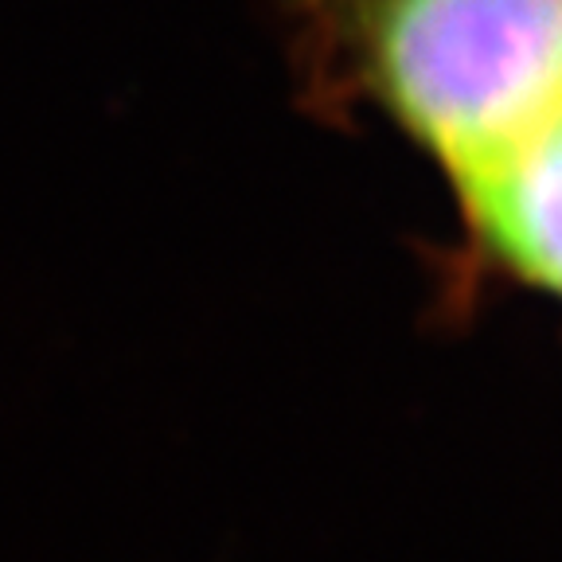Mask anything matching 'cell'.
Here are the masks:
<instances>
[{
	"label": "cell",
	"mask_w": 562,
	"mask_h": 562,
	"mask_svg": "<svg viewBox=\"0 0 562 562\" xmlns=\"http://www.w3.org/2000/svg\"><path fill=\"white\" fill-rule=\"evenodd\" d=\"M371 90L453 172L562 114V0H363Z\"/></svg>",
	"instance_id": "1"
},
{
	"label": "cell",
	"mask_w": 562,
	"mask_h": 562,
	"mask_svg": "<svg viewBox=\"0 0 562 562\" xmlns=\"http://www.w3.org/2000/svg\"><path fill=\"white\" fill-rule=\"evenodd\" d=\"M457 180L484 238L524 278L562 293V114Z\"/></svg>",
	"instance_id": "2"
}]
</instances>
